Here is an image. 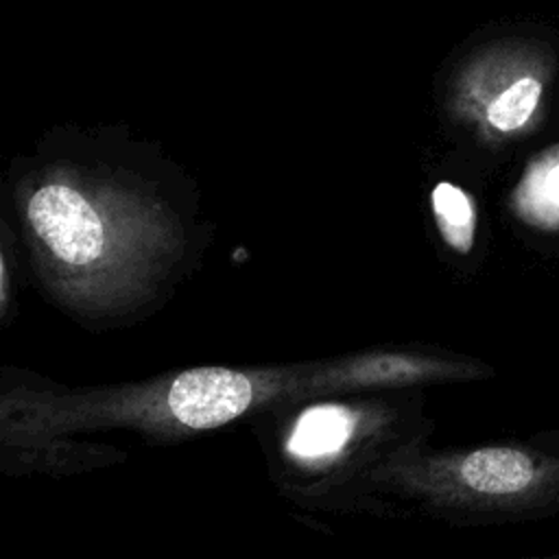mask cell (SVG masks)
I'll return each instance as SVG.
<instances>
[{
  "label": "cell",
  "instance_id": "obj_7",
  "mask_svg": "<svg viewBox=\"0 0 559 559\" xmlns=\"http://www.w3.org/2000/svg\"><path fill=\"white\" fill-rule=\"evenodd\" d=\"M537 192L546 205H552L559 210V159L552 162V166L539 177Z\"/></svg>",
  "mask_w": 559,
  "mask_h": 559
},
{
  "label": "cell",
  "instance_id": "obj_3",
  "mask_svg": "<svg viewBox=\"0 0 559 559\" xmlns=\"http://www.w3.org/2000/svg\"><path fill=\"white\" fill-rule=\"evenodd\" d=\"M487 367L469 360L419 356V354H395V352H371L336 360L314 369V382L319 391H341L358 386H391V384H415L426 380H474L485 378Z\"/></svg>",
  "mask_w": 559,
  "mask_h": 559
},
{
  "label": "cell",
  "instance_id": "obj_4",
  "mask_svg": "<svg viewBox=\"0 0 559 559\" xmlns=\"http://www.w3.org/2000/svg\"><path fill=\"white\" fill-rule=\"evenodd\" d=\"M360 430L356 408L338 402L306 406L290 424L284 452L304 469H321L347 454Z\"/></svg>",
  "mask_w": 559,
  "mask_h": 559
},
{
  "label": "cell",
  "instance_id": "obj_1",
  "mask_svg": "<svg viewBox=\"0 0 559 559\" xmlns=\"http://www.w3.org/2000/svg\"><path fill=\"white\" fill-rule=\"evenodd\" d=\"M35 266L72 306L109 308L159 280L181 229L133 181L79 164H50L20 181L15 201Z\"/></svg>",
  "mask_w": 559,
  "mask_h": 559
},
{
  "label": "cell",
  "instance_id": "obj_6",
  "mask_svg": "<svg viewBox=\"0 0 559 559\" xmlns=\"http://www.w3.org/2000/svg\"><path fill=\"white\" fill-rule=\"evenodd\" d=\"M430 205L445 245L459 253H469L476 236V210L472 197L450 181H439L432 188Z\"/></svg>",
  "mask_w": 559,
  "mask_h": 559
},
{
  "label": "cell",
  "instance_id": "obj_5",
  "mask_svg": "<svg viewBox=\"0 0 559 559\" xmlns=\"http://www.w3.org/2000/svg\"><path fill=\"white\" fill-rule=\"evenodd\" d=\"M476 105L487 127L500 133L520 131L535 114L542 98V83L533 74L511 79L507 85L476 92Z\"/></svg>",
  "mask_w": 559,
  "mask_h": 559
},
{
  "label": "cell",
  "instance_id": "obj_2",
  "mask_svg": "<svg viewBox=\"0 0 559 559\" xmlns=\"http://www.w3.org/2000/svg\"><path fill=\"white\" fill-rule=\"evenodd\" d=\"M419 487L445 518L461 524L559 518V428L430 456Z\"/></svg>",
  "mask_w": 559,
  "mask_h": 559
},
{
  "label": "cell",
  "instance_id": "obj_8",
  "mask_svg": "<svg viewBox=\"0 0 559 559\" xmlns=\"http://www.w3.org/2000/svg\"><path fill=\"white\" fill-rule=\"evenodd\" d=\"M520 559H559V552H544V555H528Z\"/></svg>",
  "mask_w": 559,
  "mask_h": 559
}]
</instances>
